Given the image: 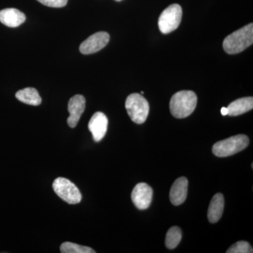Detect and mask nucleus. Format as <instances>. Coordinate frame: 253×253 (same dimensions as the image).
I'll return each instance as SVG.
<instances>
[{"label":"nucleus","mask_w":253,"mask_h":253,"mask_svg":"<svg viewBox=\"0 0 253 253\" xmlns=\"http://www.w3.org/2000/svg\"><path fill=\"white\" fill-rule=\"evenodd\" d=\"M109 120L104 113L96 112L93 115L88 125V128L96 142H99L106 135Z\"/></svg>","instance_id":"obj_10"},{"label":"nucleus","mask_w":253,"mask_h":253,"mask_svg":"<svg viewBox=\"0 0 253 253\" xmlns=\"http://www.w3.org/2000/svg\"><path fill=\"white\" fill-rule=\"evenodd\" d=\"M116 1H122V0H116Z\"/></svg>","instance_id":"obj_21"},{"label":"nucleus","mask_w":253,"mask_h":253,"mask_svg":"<svg viewBox=\"0 0 253 253\" xmlns=\"http://www.w3.org/2000/svg\"><path fill=\"white\" fill-rule=\"evenodd\" d=\"M110 41L109 33H98L89 36L80 46V51L83 54H91L97 52L107 45Z\"/></svg>","instance_id":"obj_7"},{"label":"nucleus","mask_w":253,"mask_h":253,"mask_svg":"<svg viewBox=\"0 0 253 253\" xmlns=\"http://www.w3.org/2000/svg\"><path fill=\"white\" fill-rule=\"evenodd\" d=\"M182 17L180 5H170L163 11L158 19V27L163 34H168L179 27Z\"/></svg>","instance_id":"obj_5"},{"label":"nucleus","mask_w":253,"mask_h":253,"mask_svg":"<svg viewBox=\"0 0 253 253\" xmlns=\"http://www.w3.org/2000/svg\"><path fill=\"white\" fill-rule=\"evenodd\" d=\"M153 194L154 191L151 186L146 183H139L131 192V201L138 209L144 211L149 208Z\"/></svg>","instance_id":"obj_8"},{"label":"nucleus","mask_w":253,"mask_h":253,"mask_svg":"<svg viewBox=\"0 0 253 253\" xmlns=\"http://www.w3.org/2000/svg\"><path fill=\"white\" fill-rule=\"evenodd\" d=\"M16 99L24 104L31 106H39L42 103L41 96L35 88L27 87L18 91L16 94Z\"/></svg>","instance_id":"obj_15"},{"label":"nucleus","mask_w":253,"mask_h":253,"mask_svg":"<svg viewBox=\"0 0 253 253\" xmlns=\"http://www.w3.org/2000/svg\"><path fill=\"white\" fill-rule=\"evenodd\" d=\"M126 108L131 121L136 124H142L147 119L149 113V104L142 95L134 93L128 96Z\"/></svg>","instance_id":"obj_4"},{"label":"nucleus","mask_w":253,"mask_h":253,"mask_svg":"<svg viewBox=\"0 0 253 253\" xmlns=\"http://www.w3.org/2000/svg\"><path fill=\"white\" fill-rule=\"evenodd\" d=\"M86 101L83 95H76L68 101V111L69 117L68 118V126L71 128L77 126L82 115L85 110Z\"/></svg>","instance_id":"obj_9"},{"label":"nucleus","mask_w":253,"mask_h":253,"mask_svg":"<svg viewBox=\"0 0 253 253\" xmlns=\"http://www.w3.org/2000/svg\"><path fill=\"white\" fill-rule=\"evenodd\" d=\"M253 108V98H241L233 101L227 107L228 115L230 116H237L244 114L252 110Z\"/></svg>","instance_id":"obj_14"},{"label":"nucleus","mask_w":253,"mask_h":253,"mask_svg":"<svg viewBox=\"0 0 253 253\" xmlns=\"http://www.w3.org/2000/svg\"><path fill=\"white\" fill-rule=\"evenodd\" d=\"M182 233L180 228L172 226L168 230L166 238V247L168 249H174L180 243Z\"/></svg>","instance_id":"obj_16"},{"label":"nucleus","mask_w":253,"mask_h":253,"mask_svg":"<svg viewBox=\"0 0 253 253\" xmlns=\"http://www.w3.org/2000/svg\"><path fill=\"white\" fill-rule=\"evenodd\" d=\"M253 248L246 241H239L226 251V253H252Z\"/></svg>","instance_id":"obj_18"},{"label":"nucleus","mask_w":253,"mask_h":253,"mask_svg":"<svg viewBox=\"0 0 253 253\" xmlns=\"http://www.w3.org/2000/svg\"><path fill=\"white\" fill-rule=\"evenodd\" d=\"M53 189L56 195L68 204L81 203L82 194L77 186L64 177H58L53 182Z\"/></svg>","instance_id":"obj_6"},{"label":"nucleus","mask_w":253,"mask_h":253,"mask_svg":"<svg viewBox=\"0 0 253 253\" xmlns=\"http://www.w3.org/2000/svg\"><path fill=\"white\" fill-rule=\"evenodd\" d=\"M224 207V196L221 194H216L213 196L208 211L210 222L216 223L220 219Z\"/></svg>","instance_id":"obj_13"},{"label":"nucleus","mask_w":253,"mask_h":253,"mask_svg":"<svg viewBox=\"0 0 253 253\" xmlns=\"http://www.w3.org/2000/svg\"><path fill=\"white\" fill-rule=\"evenodd\" d=\"M221 113L222 116H225L228 115V109L227 108L223 107L221 109Z\"/></svg>","instance_id":"obj_20"},{"label":"nucleus","mask_w":253,"mask_h":253,"mask_svg":"<svg viewBox=\"0 0 253 253\" xmlns=\"http://www.w3.org/2000/svg\"><path fill=\"white\" fill-rule=\"evenodd\" d=\"M249 145V137L239 134L215 143L212 146V153L217 157H227L243 151Z\"/></svg>","instance_id":"obj_3"},{"label":"nucleus","mask_w":253,"mask_h":253,"mask_svg":"<svg viewBox=\"0 0 253 253\" xmlns=\"http://www.w3.org/2000/svg\"><path fill=\"white\" fill-rule=\"evenodd\" d=\"M253 25L249 23L226 37L223 42L224 51L229 54H239L252 45Z\"/></svg>","instance_id":"obj_1"},{"label":"nucleus","mask_w":253,"mask_h":253,"mask_svg":"<svg viewBox=\"0 0 253 253\" xmlns=\"http://www.w3.org/2000/svg\"><path fill=\"white\" fill-rule=\"evenodd\" d=\"M60 251L62 253H95V251L87 246L73 244L71 242H65L61 244Z\"/></svg>","instance_id":"obj_17"},{"label":"nucleus","mask_w":253,"mask_h":253,"mask_svg":"<svg viewBox=\"0 0 253 253\" xmlns=\"http://www.w3.org/2000/svg\"><path fill=\"white\" fill-rule=\"evenodd\" d=\"M197 96L192 91H180L171 98L169 109L174 118H184L194 112L197 104Z\"/></svg>","instance_id":"obj_2"},{"label":"nucleus","mask_w":253,"mask_h":253,"mask_svg":"<svg viewBox=\"0 0 253 253\" xmlns=\"http://www.w3.org/2000/svg\"><path fill=\"white\" fill-rule=\"evenodd\" d=\"M41 4L49 7L61 8L67 4L68 0H38Z\"/></svg>","instance_id":"obj_19"},{"label":"nucleus","mask_w":253,"mask_h":253,"mask_svg":"<svg viewBox=\"0 0 253 253\" xmlns=\"http://www.w3.org/2000/svg\"><path fill=\"white\" fill-rule=\"evenodd\" d=\"M188 184V179L184 176L178 178L172 184L169 192V199L174 206H180L185 201L187 196Z\"/></svg>","instance_id":"obj_11"},{"label":"nucleus","mask_w":253,"mask_h":253,"mask_svg":"<svg viewBox=\"0 0 253 253\" xmlns=\"http://www.w3.org/2000/svg\"><path fill=\"white\" fill-rule=\"evenodd\" d=\"M26 18L23 13L14 8L0 11V22L8 27H18L26 21Z\"/></svg>","instance_id":"obj_12"}]
</instances>
